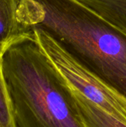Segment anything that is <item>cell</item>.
Instances as JSON below:
<instances>
[{
	"mask_svg": "<svg viewBox=\"0 0 126 127\" xmlns=\"http://www.w3.org/2000/svg\"><path fill=\"white\" fill-rule=\"evenodd\" d=\"M40 47L76 92L126 124V98L94 76L41 30L32 32Z\"/></svg>",
	"mask_w": 126,
	"mask_h": 127,
	"instance_id": "3957f363",
	"label": "cell"
},
{
	"mask_svg": "<svg viewBox=\"0 0 126 127\" xmlns=\"http://www.w3.org/2000/svg\"><path fill=\"white\" fill-rule=\"evenodd\" d=\"M0 127H16L11 100L4 78L0 56Z\"/></svg>",
	"mask_w": 126,
	"mask_h": 127,
	"instance_id": "8992f818",
	"label": "cell"
},
{
	"mask_svg": "<svg viewBox=\"0 0 126 127\" xmlns=\"http://www.w3.org/2000/svg\"><path fill=\"white\" fill-rule=\"evenodd\" d=\"M71 89L76 106L85 127H126V124L120 120L90 101L71 86Z\"/></svg>",
	"mask_w": 126,
	"mask_h": 127,
	"instance_id": "277c9868",
	"label": "cell"
},
{
	"mask_svg": "<svg viewBox=\"0 0 126 127\" xmlns=\"http://www.w3.org/2000/svg\"><path fill=\"white\" fill-rule=\"evenodd\" d=\"M1 60L16 127H86L71 86L33 33L14 39Z\"/></svg>",
	"mask_w": 126,
	"mask_h": 127,
	"instance_id": "7a4b0ae2",
	"label": "cell"
},
{
	"mask_svg": "<svg viewBox=\"0 0 126 127\" xmlns=\"http://www.w3.org/2000/svg\"><path fill=\"white\" fill-rule=\"evenodd\" d=\"M16 13V0H0V56L14 39L22 36Z\"/></svg>",
	"mask_w": 126,
	"mask_h": 127,
	"instance_id": "5b68a950",
	"label": "cell"
},
{
	"mask_svg": "<svg viewBox=\"0 0 126 127\" xmlns=\"http://www.w3.org/2000/svg\"><path fill=\"white\" fill-rule=\"evenodd\" d=\"M21 35L41 30L126 98V33L78 0H16Z\"/></svg>",
	"mask_w": 126,
	"mask_h": 127,
	"instance_id": "6da1fadb",
	"label": "cell"
}]
</instances>
